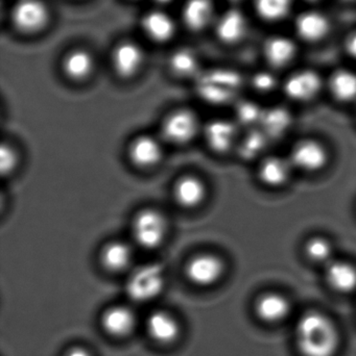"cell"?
I'll list each match as a JSON object with an SVG mask.
<instances>
[{
  "instance_id": "16",
  "label": "cell",
  "mask_w": 356,
  "mask_h": 356,
  "mask_svg": "<svg viewBox=\"0 0 356 356\" xmlns=\"http://www.w3.org/2000/svg\"><path fill=\"white\" fill-rule=\"evenodd\" d=\"M321 89V79L314 71L295 73L286 81L284 91L288 97L298 102L313 99Z\"/></svg>"
},
{
  "instance_id": "25",
  "label": "cell",
  "mask_w": 356,
  "mask_h": 356,
  "mask_svg": "<svg viewBox=\"0 0 356 356\" xmlns=\"http://www.w3.org/2000/svg\"><path fill=\"white\" fill-rule=\"evenodd\" d=\"M297 31L303 39L316 41L321 39L330 29V22L324 15L320 13L309 12L297 19Z\"/></svg>"
},
{
  "instance_id": "7",
  "label": "cell",
  "mask_w": 356,
  "mask_h": 356,
  "mask_svg": "<svg viewBox=\"0 0 356 356\" xmlns=\"http://www.w3.org/2000/svg\"><path fill=\"white\" fill-rule=\"evenodd\" d=\"M13 24L24 33H35L47 24L49 10L43 0H18L10 12Z\"/></svg>"
},
{
  "instance_id": "20",
  "label": "cell",
  "mask_w": 356,
  "mask_h": 356,
  "mask_svg": "<svg viewBox=\"0 0 356 356\" xmlns=\"http://www.w3.org/2000/svg\"><path fill=\"white\" fill-rule=\"evenodd\" d=\"M215 8L211 0H187L182 10L184 24L190 31H200L213 20Z\"/></svg>"
},
{
  "instance_id": "36",
  "label": "cell",
  "mask_w": 356,
  "mask_h": 356,
  "mask_svg": "<svg viewBox=\"0 0 356 356\" xmlns=\"http://www.w3.org/2000/svg\"><path fill=\"white\" fill-rule=\"evenodd\" d=\"M347 49H348V52L351 56L356 58V33H353V35L349 38L348 41H347Z\"/></svg>"
},
{
  "instance_id": "39",
  "label": "cell",
  "mask_w": 356,
  "mask_h": 356,
  "mask_svg": "<svg viewBox=\"0 0 356 356\" xmlns=\"http://www.w3.org/2000/svg\"><path fill=\"white\" fill-rule=\"evenodd\" d=\"M234 1H236V0H234Z\"/></svg>"
},
{
  "instance_id": "30",
  "label": "cell",
  "mask_w": 356,
  "mask_h": 356,
  "mask_svg": "<svg viewBox=\"0 0 356 356\" xmlns=\"http://www.w3.org/2000/svg\"><path fill=\"white\" fill-rule=\"evenodd\" d=\"M257 13L267 20H279L290 12L292 0H256Z\"/></svg>"
},
{
  "instance_id": "28",
  "label": "cell",
  "mask_w": 356,
  "mask_h": 356,
  "mask_svg": "<svg viewBox=\"0 0 356 356\" xmlns=\"http://www.w3.org/2000/svg\"><path fill=\"white\" fill-rule=\"evenodd\" d=\"M171 70L179 76H192L199 69V60L194 52L182 48L173 52L169 60Z\"/></svg>"
},
{
  "instance_id": "31",
  "label": "cell",
  "mask_w": 356,
  "mask_h": 356,
  "mask_svg": "<svg viewBox=\"0 0 356 356\" xmlns=\"http://www.w3.org/2000/svg\"><path fill=\"white\" fill-rule=\"evenodd\" d=\"M305 253L315 263H325L332 257V243L322 236H314L305 245Z\"/></svg>"
},
{
  "instance_id": "37",
  "label": "cell",
  "mask_w": 356,
  "mask_h": 356,
  "mask_svg": "<svg viewBox=\"0 0 356 356\" xmlns=\"http://www.w3.org/2000/svg\"><path fill=\"white\" fill-rule=\"evenodd\" d=\"M154 1L159 4H169L173 2V0H154Z\"/></svg>"
},
{
  "instance_id": "38",
  "label": "cell",
  "mask_w": 356,
  "mask_h": 356,
  "mask_svg": "<svg viewBox=\"0 0 356 356\" xmlns=\"http://www.w3.org/2000/svg\"><path fill=\"white\" fill-rule=\"evenodd\" d=\"M309 1H314V0H309Z\"/></svg>"
},
{
  "instance_id": "21",
  "label": "cell",
  "mask_w": 356,
  "mask_h": 356,
  "mask_svg": "<svg viewBox=\"0 0 356 356\" xmlns=\"http://www.w3.org/2000/svg\"><path fill=\"white\" fill-rule=\"evenodd\" d=\"M62 68L63 72L71 81H85L93 72V58L89 52L77 48L71 50L63 58Z\"/></svg>"
},
{
  "instance_id": "5",
  "label": "cell",
  "mask_w": 356,
  "mask_h": 356,
  "mask_svg": "<svg viewBox=\"0 0 356 356\" xmlns=\"http://www.w3.org/2000/svg\"><path fill=\"white\" fill-rule=\"evenodd\" d=\"M184 273L188 282L194 286L207 288L217 284L223 277L225 263L215 253H196L186 261Z\"/></svg>"
},
{
  "instance_id": "13",
  "label": "cell",
  "mask_w": 356,
  "mask_h": 356,
  "mask_svg": "<svg viewBox=\"0 0 356 356\" xmlns=\"http://www.w3.org/2000/svg\"><path fill=\"white\" fill-rule=\"evenodd\" d=\"M144 54L138 44L123 42L115 47L112 64L115 72L121 79H131L137 74L144 64Z\"/></svg>"
},
{
  "instance_id": "29",
  "label": "cell",
  "mask_w": 356,
  "mask_h": 356,
  "mask_svg": "<svg viewBox=\"0 0 356 356\" xmlns=\"http://www.w3.org/2000/svg\"><path fill=\"white\" fill-rule=\"evenodd\" d=\"M269 138L261 129H253L242 140L240 146V156L245 160L253 159L263 154L267 148Z\"/></svg>"
},
{
  "instance_id": "11",
  "label": "cell",
  "mask_w": 356,
  "mask_h": 356,
  "mask_svg": "<svg viewBox=\"0 0 356 356\" xmlns=\"http://www.w3.org/2000/svg\"><path fill=\"white\" fill-rule=\"evenodd\" d=\"M205 142L212 152L226 154L235 143L238 129L234 122L226 119H215L209 121L202 129Z\"/></svg>"
},
{
  "instance_id": "24",
  "label": "cell",
  "mask_w": 356,
  "mask_h": 356,
  "mask_svg": "<svg viewBox=\"0 0 356 356\" xmlns=\"http://www.w3.org/2000/svg\"><path fill=\"white\" fill-rule=\"evenodd\" d=\"M261 131L269 139L280 138L290 129L292 116L286 108H273L263 111L261 123Z\"/></svg>"
},
{
  "instance_id": "34",
  "label": "cell",
  "mask_w": 356,
  "mask_h": 356,
  "mask_svg": "<svg viewBox=\"0 0 356 356\" xmlns=\"http://www.w3.org/2000/svg\"><path fill=\"white\" fill-rule=\"evenodd\" d=\"M276 85V79L273 75L268 72L257 73L253 77V86L255 89L261 92H269L274 89Z\"/></svg>"
},
{
  "instance_id": "12",
  "label": "cell",
  "mask_w": 356,
  "mask_h": 356,
  "mask_svg": "<svg viewBox=\"0 0 356 356\" xmlns=\"http://www.w3.org/2000/svg\"><path fill=\"white\" fill-rule=\"evenodd\" d=\"M146 332L157 344L171 345L179 339L181 326L171 314L156 311L146 320Z\"/></svg>"
},
{
  "instance_id": "3",
  "label": "cell",
  "mask_w": 356,
  "mask_h": 356,
  "mask_svg": "<svg viewBox=\"0 0 356 356\" xmlns=\"http://www.w3.org/2000/svg\"><path fill=\"white\" fill-rule=\"evenodd\" d=\"M165 273L158 263H146L135 268L125 282V292L135 302H148L162 293Z\"/></svg>"
},
{
  "instance_id": "4",
  "label": "cell",
  "mask_w": 356,
  "mask_h": 356,
  "mask_svg": "<svg viewBox=\"0 0 356 356\" xmlns=\"http://www.w3.org/2000/svg\"><path fill=\"white\" fill-rule=\"evenodd\" d=\"M202 129L194 111L177 108L163 119L161 136L162 140L171 145L184 146L194 141Z\"/></svg>"
},
{
  "instance_id": "26",
  "label": "cell",
  "mask_w": 356,
  "mask_h": 356,
  "mask_svg": "<svg viewBox=\"0 0 356 356\" xmlns=\"http://www.w3.org/2000/svg\"><path fill=\"white\" fill-rule=\"evenodd\" d=\"M265 54L270 64L275 67L284 66L294 56V43L286 38H272L265 43Z\"/></svg>"
},
{
  "instance_id": "14",
  "label": "cell",
  "mask_w": 356,
  "mask_h": 356,
  "mask_svg": "<svg viewBox=\"0 0 356 356\" xmlns=\"http://www.w3.org/2000/svg\"><path fill=\"white\" fill-rule=\"evenodd\" d=\"M136 316L130 307L115 305L109 307L102 314L100 323L102 330L113 338L123 339L129 337L135 330Z\"/></svg>"
},
{
  "instance_id": "33",
  "label": "cell",
  "mask_w": 356,
  "mask_h": 356,
  "mask_svg": "<svg viewBox=\"0 0 356 356\" xmlns=\"http://www.w3.org/2000/svg\"><path fill=\"white\" fill-rule=\"evenodd\" d=\"M19 164V154L10 143H2L0 147V171L3 177H10Z\"/></svg>"
},
{
  "instance_id": "6",
  "label": "cell",
  "mask_w": 356,
  "mask_h": 356,
  "mask_svg": "<svg viewBox=\"0 0 356 356\" xmlns=\"http://www.w3.org/2000/svg\"><path fill=\"white\" fill-rule=\"evenodd\" d=\"M242 79L231 70H215L202 77L199 83L201 96L212 104H226L233 99Z\"/></svg>"
},
{
  "instance_id": "19",
  "label": "cell",
  "mask_w": 356,
  "mask_h": 356,
  "mask_svg": "<svg viewBox=\"0 0 356 356\" xmlns=\"http://www.w3.org/2000/svg\"><path fill=\"white\" fill-rule=\"evenodd\" d=\"M215 31L219 40L225 43H235L242 39L247 31V20L240 10H226L217 19Z\"/></svg>"
},
{
  "instance_id": "1",
  "label": "cell",
  "mask_w": 356,
  "mask_h": 356,
  "mask_svg": "<svg viewBox=\"0 0 356 356\" xmlns=\"http://www.w3.org/2000/svg\"><path fill=\"white\" fill-rule=\"evenodd\" d=\"M297 344L303 356H334L338 349V332L327 317L311 312L299 320Z\"/></svg>"
},
{
  "instance_id": "2",
  "label": "cell",
  "mask_w": 356,
  "mask_h": 356,
  "mask_svg": "<svg viewBox=\"0 0 356 356\" xmlns=\"http://www.w3.org/2000/svg\"><path fill=\"white\" fill-rule=\"evenodd\" d=\"M169 232L167 217L158 209L146 207L134 215L131 234L134 242L146 250L158 248L164 242Z\"/></svg>"
},
{
  "instance_id": "8",
  "label": "cell",
  "mask_w": 356,
  "mask_h": 356,
  "mask_svg": "<svg viewBox=\"0 0 356 356\" xmlns=\"http://www.w3.org/2000/svg\"><path fill=\"white\" fill-rule=\"evenodd\" d=\"M163 146L158 138L139 135L127 146V158L136 168L148 170L160 164L163 159Z\"/></svg>"
},
{
  "instance_id": "27",
  "label": "cell",
  "mask_w": 356,
  "mask_h": 356,
  "mask_svg": "<svg viewBox=\"0 0 356 356\" xmlns=\"http://www.w3.org/2000/svg\"><path fill=\"white\" fill-rule=\"evenodd\" d=\"M330 90L340 102H353L356 98V74L348 70L336 71L330 79Z\"/></svg>"
},
{
  "instance_id": "15",
  "label": "cell",
  "mask_w": 356,
  "mask_h": 356,
  "mask_svg": "<svg viewBox=\"0 0 356 356\" xmlns=\"http://www.w3.org/2000/svg\"><path fill=\"white\" fill-rule=\"evenodd\" d=\"M98 259L106 271L110 273H121L131 267L133 249L131 245L123 241H110L100 249Z\"/></svg>"
},
{
  "instance_id": "35",
  "label": "cell",
  "mask_w": 356,
  "mask_h": 356,
  "mask_svg": "<svg viewBox=\"0 0 356 356\" xmlns=\"http://www.w3.org/2000/svg\"><path fill=\"white\" fill-rule=\"evenodd\" d=\"M64 356H93L91 355L88 349L83 348V347H73L67 351L66 355Z\"/></svg>"
},
{
  "instance_id": "22",
  "label": "cell",
  "mask_w": 356,
  "mask_h": 356,
  "mask_svg": "<svg viewBox=\"0 0 356 356\" xmlns=\"http://www.w3.org/2000/svg\"><path fill=\"white\" fill-rule=\"evenodd\" d=\"M292 163L280 156H270L259 166L258 177L265 186H281L288 181L292 171Z\"/></svg>"
},
{
  "instance_id": "10",
  "label": "cell",
  "mask_w": 356,
  "mask_h": 356,
  "mask_svg": "<svg viewBox=\"0 0 356 356\" xmlns=\"http://www.w3.org/2000/svg\"><path fill=\"white\" fill-rule=\"evenodd\" d=\"M293 166L307 172L321 170L327 164L325 147L315 140H302L292 149L290 158Z\"/></svg>"
},
{
  "instance_id": "9",
  "label": "cell",
  "mask_w": 356,
  "mask_h": 356,
  "mask_svg": "<svg viewBox=\"0 0 356 356\" xmlns=\"http://www.w3.org/2000/svg\"><path fill=\"white\" fill-rule=\"evenodd\" d=\"M171 193L178 207L184 209H194L206 200L208 190L202 178L198 175H185L177 178Z\"/></svg>"
},
{
  "instance_id": "17",
  "label": "cell",
  "mask_w": 356,
  "mask_h": 356,
  "mask_svg": "<svg viewBox=\"0 0 356 356\" xmlns=\"http://www.w3.org/2000/svg\"><path fill=\"white\" fill-rule=\"evenodd\" d=\"M141 27L150 39L158 43L169 41L177 29L171 15L159 10L146 13L142 17Z\"/></svg>"
},
{
  "instance_id": "23",
  "label": "cell",
  "mask_w": 356,
  "mask_h": 356,
  "mask_svg": "<svg viewBox=\"0 0 356 356\" xmlns=\"http://www.w3.org/2000/svg\"><path fill=\"white\" fill-rule=\"evenodd\" d=\"M328 284L336 292L351 293L356 290V268L346 261H334L326 272Z\"/></svg>"
},
{
  "instance_id": "18",
  "label": "cell",
  "mask_w": 356,
  "mask_h": 356,
  "mask_svg": "<svg viewBox=\"0 0 356 356\" xmlns=\"http://www.w3.org/2000/svg\"><path fill=\"white\" fill-rule=\"evenodd\" d=\"M291 305L288 299L276 293H268L257 299L255 311L257 316L267 323H278L288 317Z\"/></svg>"
},
{
  "instance_id": "32",
  "label": "cell",
  "mask_w": 356,
  "mask_h": 356,
  "mask_svg": "<svg viewBox=\"0 0 356 356\" xmlns=\"http://www.w3.org/2000/svg\"><path fill=\"white\" fill-rule=\"evenodd\" d=\"M263 111L255 102H242L236 106V117L242 124L252 127L256 123H261Z\"/></svg>"
}]
</instances>
